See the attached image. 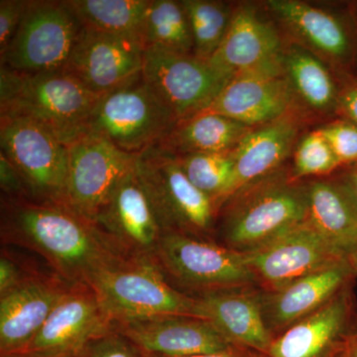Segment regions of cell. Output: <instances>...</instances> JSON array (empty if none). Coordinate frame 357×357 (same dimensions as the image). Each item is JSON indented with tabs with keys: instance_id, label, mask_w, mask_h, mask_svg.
Returning a JSON list of instances; mask_svg holds the SVG:
<instances>
[{
	"instance_id": "6da1fadb",
	"label": "cell",
	"mask_w": 357,
	"mask_h": 357,
	"mask_svg": "<svg viewBox=\"0 0 357 357\" xmlns=\"http://www.w3.org/2000/svg\"><path fill=\"white\" fill-rule=\"evenodd\" d=\"M1 241L29 249L70 284L129 259L98 225L64 204L1 196Z\"/></svg>"
},
{
	"instance_id": "7a4b0ae2",
	"label": "cell",
	"mask_w": 357,
	"mask_h": 357,
	"mask_svg": "<svg viewBox=\"0 0 357 357\" xmlns=\"http://www.w3.org/2000/svg\"><path fill=\"white\" fill-rule=\"evenodd\" d=\"M307 183L280 170L234 192L218 211L215 241L243 253L255 252L307 222Z\"/></svg>"
},
{
	"instance_id": "3957f363",
	"label": "cell",
	"mask_w": 357,
	"mask_h": 357,
	"mask_svg": "<svg viewBox=\"0 0 357 357\" xmlns=\"http://www.w3.org/2000/svg\"><path fill=\"white\" fill-rule=\"evenodd\" d=\"M102 96L64 70L22 74L0 66V117L38 122L66 146L88 133Z\"/></svg>"
},
{
	"instance_id": "277c9868",
	"label": "cell",
	"mask_w": 357,
	"mask_h": 357,
	"mask_svg": "<svg viewBox=\"0 0 357 357\" xmlns=\"http://www.w3.org/2000/svg\"><path fill=\"white\" fill-rule=\"evenodd\" d=\"M152 259L173 287L192 297L258 288L246 255L211 239L164 232Z\"/></svg>"
},
{
	"instance_id": "5b68a950",
	"label": "cell",
	"mask_w": 357,
	"mask_h": 357,
	"mask_svg": "<svg viewBox=\"0 0 357 357\" xmlns=\"http://www.w3.org/2000/svg\"><path fill=\"white\" fill-rule=\"evenodd\" d=\"M89 285L112 323L167 316L197 317L196 298L173 287L152 258H129L96 273Z\"/></svg>"
},
{
	"instance_id": "8992f818",
	"label": "cell",
	"mask_w": 357,
	"mask_h": 357,
	"mask_svg": "<svg viewBox=\"0 0 357 357\" xmlns=\"http://www.w3.org/2000/svg\"><path fill=\"white\" fill-rule=\"evenodd\" d=\"M135 170L162 232H182L215 241L218 208L178 165L155 145L136 157Z\"/></svg>"
},
{
	"instance_id": "52a82bcc",
	"label": "cell",
	"mask_w": 357,
	"mask_h": 357,
	"mask_svg": "<svg viewBox=\"0 0 357 357\" xmlns=\"http://www.w3.org/2000/svg\"><path fill=\"white\" fill-rule=\"evenodd\" d=\"M177 123L141 73L100 98L88 133L102 136L122 151L138 155L158 144Z\"/></svg>"
},
{
	"instance_id": "ba28073f",
	"label": "cell",
	"mask_w": 357,
	"mask_h": 357,
	"mask_svg": "<svg viewBox=\"0 0 357 357\" xmlns=\"http://www.w3.org/2000/svg\"><path fill=\"white\" fill-rule=\"evenodd\" d=\"M82 31L66 0H29L0 66L22 74L64 70Z\"/></svg>"
},
{
	"instance_id": "9c48e42d",
	"label": "cell",
	"mask_w": 357,
	"mask_h": 357,
	"mask_svg": "<svg viewBox=\"0 0 357 357\" xmlns=\"http://www.w3.org/2000/svg\"><path fill=\"white\" fill-rule=\"evenodd\" d=\"M0 152L24 181L30 201L64 204L68 146L38 122L27 117H0Z\"/></svg>"
},
{
	"instance_id": "30bf717a",
	"label": "cell",
	"mask_w": 357,
	"mask_h": 357,
	"mask_svg": "<svg viewBox=\"0 0 357 357\" xmlns=\"http://www.w3.org/2000/svg\"><path fill=\"white\" fill-rule=\"evenodd\" d=\"M234 76L194 55L156 47L144 52L143 79L178 122L208 109Z\"/></svg>"
},
{
	"instance_id": "8fae6325",
	"label": "cell",
	"mask_w": 357,
	"mask_h": 357,
	"mask_svg": "<svg viewBox=\"0 0 357 357\" xmlns=\"http://www.w3.org/2000/svg\"><path fill=\"white\" fill-rule=\"evenodd\" d=\"M68 153L65 206L96 222L114 188L135 165L137 155L122 151L93 133L74 141Z\"/></svg>"
},
{
	"instance_id": "7c38bea8",
	"label": "cell",
	"mask_w": 357,
	"mask_h": 357,
	"mask_svg": "<svg viewBox=\"0 0 357 357\" xmlns=\"http://www.w3.org/2000/svg\"><path fill=\"white\" fill-rule=\"evenodd\" d=\"M114 326L93 288L73 284L39 332L20 354L31 357H77Z\"/></svg>"
},
{
	"instance_id": "4fadbf2b",
	"label": "cell",
	"mask_w": 357,
	"mask_h": 357,
	"mask_svg": "<svg viewBox=\"0 0 357 357\" xmlns=\"http://www.w3.org/2000/svg\"><path fill=\"white\" fill-rule=\"evenodd\" d=\"M144 52L135 37L83 28L64 72L105 96L142 73Z\"/></svg>"
},
{
	"instance_id": "5bb4252c",
	"label": "cell",
	"mask_w": 357,
	"mask_h": 357,
	"mask_svg": "<svg viewBox=\"0 0 357 357\" xmlns=\"http://www.w3.org/2000/svg\"><path fill=\"white\" fill-rule=\"evenodd\" d=\"M245 255L258 288L263 291L277 290L345 259L307 222Z\"/></svg>"
},
{
	"instance_id": "9a60e30c",
	"label": "cell",
	"mask_w": 357,
	"mask_h": 357,
	"mask_svg": "<svg viewBox=\"0 0 357 357\" xmlns=\"http://www.w3.org/2000/svg\"><path fill=\"white\" fill-rule=\"evenodd\" d=\"M291 102V84L281 57L270 64L234 75L204 112L225 115L252 128L283 117Z\"/></svg>"
},
{
	"instance_id": "2e32d148",
	"label": "cell",
	"mask_w": 357,
	"mask_h": 357,
	"mask_svg": "<svg viewBox=\"0 0 357 357\" xmlns=\"http://www.w3.org/2000/svg\"><path fill=\"white\" fill-rule=\"evenodd\" d=\"M72 285L41 270L0 296V356L22 351Z\"/></svg>"
},
{
	"instance_id": "e0dca14e",
	"label": "cell",
	"mask_w": 357,
	"mask_h": 357,
	"mask_svg": "<svg viewBox=\"0 0 357 357\" xmlns=\"http://www.w3.org/2000/svg\"><path fill=\"white\" fill-rule=\"evenodd\" d=\"M96 223L133 258H153L162 232L135 165L114 188Z\"/></svg>"
},
{
	"instance_id": "ac0fdd59",
	"label": "cell",
	"mask_w": 357,
	"mask_h": 357,
	"mask_svg": "<svg viewBox=\"0 0 357 357\" xmlns=\"http://www.w3.org/2000/svg\"><path fill=\"white\" fill-rule=\"evenodd\" d=\"M351 284L332 300L273 338L265 357H338L356 328Z\"/></svg>"
},
{
	"instance_id": "d6986e66",
	"label": "cell",
	"mask_w": 357,
	"mask_h": 357,
	"mask_svg": "<svg viewBox=\"0 0 357 357\" xmlns=\"http://www.w3.org/2000/svg\"><path fill=\"white\" fill-rule=\"evenodd\" d=\"M354 272L347 259L302 277L274 291L259 289L263 318L276 337L323 307L351 283Z\"/></svg>"
},
{
	"instance_id": "ffe728a7",
	"label": "cell",
	"mask_w": 357,
	"mask_h": 357,
	"mask_svg": "<svg viewBox=\"0 0 357 357\" xmlns=\"http://www.w3.org/2000/svg\"><path fill=\"white\" fill-rule=\"evenodd\" d=\"M114 328L147 354L183 357L213 354L231 344L210 321L190 316H167L114 323Z\"/></svg>"
},
{
	"instance_id": "44dd1931",
	"label": "cell",
	"mask_w": 357,
	"mask_h": 357,
	"mask_svg": "<svg viewBox=\"0 0 357 357\" xmlns=\"http://www.w3.org/2000/svg\"><path fill=\"white\" fill-rule=\"evenodd\" d=\"M196 298L197 317L206 319L230 344L266 354L273 337L263 318L259 288L236 289Z\"/></svg>"
},
{
	"instance_id": "7402d4cb",
	"label": "cell",
	"mask_w": 357,
	"mask_h": 357,
	"mask_svg": "<svg viewBox=\"0 0 357 357\" xmlns=\"http://www.w3.org/2000/svg\"><path fill=\"white\" fill-rule=\"evenodd\" d=\"M281 57V41L273 25L262 18L255 7L239 6L234 9L227 35L210 62L236 75Z\"/></svg>"
},
{
	"instance_id": "603a6c76",
	"label": "cell",
	"mask_w": 357,
	"mask_h": 357,
	"mask_svg": "<svg viewBox=\"0 0 357 357\" xmlns=\"http://www.w3.org/2000/svg\"><path fill=\"white\" fill-rule=\"evenodd\" d=\"M297 134V122L287 115L246 134L231 153L234 178L229 197L245 185L280 170L295 144Z\"/></svg>"
},
{
	"instance_id": "cb8c5ba5",
	"label": "cell",
	"mask_w": 357,
	"mask_h": 357,
	"mask_svg": "<svg viewBox=\"0 0 357 357\" xmlns=\"http://www.w3.org/2000/svg\"><path fill=\"white\" fill-rule=\"evenodd\" d=\"M307 222L342 257L357 248V204L340 181L307 182Z\"/></svg>"
},
{
	"instance_id": "d4e9b609",
	"label": "cell",
	"mask_w": 357,
	"mask_h": 357,
	"mask_svg": "<svg viewBox=\"0 0 357 357\" xmlns=\"http://www.w3.org/2000/svg\"><path fill=\"white\" fill-rule=\"evenodd\" d=\"M251 130L225 115L204 112L178 121L157 146L173 155L230 154Z\"/></svg>"
},
{
	"instance_id": "484cf974",
	"label": "cell",
	"mask_w": 357,
	"mask_h": 357,
	"mask_svg": "<svg viewBox=\"0 0 357 357\" xmlns=\"http://www.w3.org/2000/svg\"><path fill=\"white\" fill-rule=\"evenodd\" d=\"M267 6L317 50L340 58L349 50L344 27L332 14L296 0H269Z\"/></svg>"
},
{
	"instance_id": "4316f807",
	"label": "cell",
	"mask_w": 357,
	"mask_h": 357,
	"mask_svg": "<svg viewBox=\"0 0 357 357\" xmlns=\"http://www.w3.org/2000/svg\"><path fill=\"white\" fill-rule=\"evenodd\" d=\"M139 38L145 50L151 47L194 55V38L182 2L149 0L143 14Z\"/></svg>"
},
{
	"instance_id": "83f0119b",
	"label": "cell",
	"mask_w": 357,
	"mask_h": 357,
	"mask_svg": "<svg viewBox=\"0 0 357 357\" xmlns=\"http://www.w3.org/2000/svg\"><path fill=\"white\" fill-rule=\"evenodd\" d=\"M149 0H66L84 29L138 40ZM141 42V41H140Z\"/></svg>"
},
{
	"instance_id": "f1b7e54d",
	"label": "cell",
	"mask_w": 357,
	"mask_h": 357,
	"mask_svg": "<svg viewBox=\"0 0 357 357\" xmlns=\"http://www.w3.org/2000/svg\"><path fill=\"white\" fill-rule=\"evenodd\" d=\"M282 64L289 83L312 109L324 112L335 100V88L330 73L310 52L293 47L282 53Z\"/></svg>"
},
{
	"instance_id": "f546056e",
	"label": "cell",
	"mask_w": 357,
	"mask_h": 357,
	"mask_svg": "<svg viewBox=\"0 0 357 357\" xmlns=\"http://www.w3.org/2000/svg\"><path fill=\"white\" fill-rule=\"evenodd\" d=\"M173 156L190 182L208 196L220 211L222 204L229 198L234 184V161L231 153Z\"/></svg>"
},
{
	"instance_id": "4dcf8cb0",
	"label": "cell",
	"mask_w": 357,
	"mask_h": 357,
	"mask_svg": "<svg viewBox=\"0 0 357 357\" xmlns=\"http://www.w3.org/2000/svg\"><path fill=\"white\" fill-rule=\"evenodd\" d=\"M189 17L194 38V56L210 61L222 45L234 8L213 0H181Z\"/></svg>"
},
{
	"instance_id": "1f68e13d",
	"label": "cell",
	"mask_w": 357,
	"mask_h": 357,
	"mask_svg": "<svg viewBox=\"0 0 357 357\" xmlns=\"http://www.w3.org/2000/svg\"><path fill=\"white\" fill-rule=\"evenodd\" d=\"M340 165L332 147L319 130L307 134L296 148L291 177L303 181L309 177H321L332 173Z\"/></svg>"
},
{
	"instance_id": "d6a6232c",
	"label": "cell",
	"mask_w": 357,
	"mask_h": 357,
	"mask_svg": "<svg viewBox=\"0 0 357 357\" xmlns=\"http://www.w3.org/2000/svg\"><path fill=\"white\" fill-rule=\"evenodd\" d=\"M77 357H153L112 326L84 347Z\"/></svg>"
},
{
	"instance_id": "836d02e7",
	"label": "cell",
	"mask_w": 357,
	"mask_h": 357,
	"mask_svg": "<svg viewBox=\"0 0 357 357\" xmlns=\"http://www.w3.org/2000/svg\"><path fill=\"white\" fill-rule=\"evenodd\" d=\"M332 147L333 153L342 163L357 160V126L347 121H337L319 129Z\"/></svg>"
},
{
	"instance_id": "e575fe53",
	"label": "cell",
	"mask_w": 357,
	"mask_h": 357,
	"mask_svg": "<svg viewBox=\"0 0 357 357\" xmlns=\"http://www.w3.org/2000/svg\"><path fill=\"white\" fill-rule=\"evenodd\" d=\"M41 269L20 262L17 257L2 249L0 256V296L17 287Z\"/></svg>"
},
{
	"instance_id": "d590c367",
	"label": "cell",
	"mask_w": 357,
	"mask_h": 357,
	"mask_svg": "<svg viewBox=\"0 0 357 357\" xmlns=\"http://www.w3.org/2000/svg\"><path fill=\"white\" fill-rule=\"evenodd\" d=\"M29 0L0 1V55L4 53L15 36L24 16Z\"/></svg>"
},
{
	"instance_id": "8d00e7d4",
	"label": "cell",
	"mask_w": 357,
	"mask_h": 357,
	"mask_svg": "<svg viewBox=\"0 0 357 357\" xmlns=\"http://www.w3.org/2000/svg\"><path fill=\"white\" fill-rule=\"evenodd\" d=\"M0 188L2 197L13 199H30L24 181L6 155L0 152Z\"/></svg>"
},
{
	"instance_id": "74e56055",
	"label": "cell",
	"mask_w": 357,
	"mask_h": 357,
	"mask_svg": "<svg viewBox=\"0 0 357 357\" xmlns=\"http://www.w3.org/2000/svg\"><path fill=\"white\" fill-rule=\"evenodd\" d=\"M153 357H166L154 356ZM183 357H265V354L248 349V347L231 345L229 349L222 351L213 352V354H197V356Z\"/></svg>"
},
{
	"instance_id": "f35d334b",
	"label": "cell",
	"mask_w": 357,
	"mask_h": 357,
	"mask_svg": "<svg viewBox=\"0 0 357 357\" xmlns=\"http://www.w3.org/2000/svg\"><path fill=\"white\" fill-rule=\"evenodd\" d=\"M340 105L345 114L356 122L357 126V88L347 89L340 98Z\"/></svg>"
},
{
	"instance_id": "ab89813d",
	"label": "cell",
	"mask_w": 357,
	"mask_h": 357,
	"mask_svg": "<svg viewBox=\"0 0 357 357\" xmlns=\"http://www.w3.org/2000/svg\"><path fill=\"white\" fill-rule=\"evenodd\" d=\"M338 181L344 185L357 204V165L345 173L344 177Z\"/></svg>"
},
{
	"instance_id": "60d3db41",
	"label": "cell",
	"mask_w": 357,
	"mask_h": 357,
	"mask_svg": "<svg viewBox=\"0 0 357 357\" xmlns=\"http://www.w3.org/2000/svg\"><path fill=\"white\" fill-rule=\"evenodd\" d=\"M338 357H357V326L345 340Z\"/></svg>"
},
{
	"instance_id": "b9f144b4",
	"label": "cell",
	"mask_w": 357,
	"mask_h": 357,
	"mask_svg": "<svg viewBox=\"0 0 357 357\" xmlns=\"http://www.w3.org/2000/svg\"><path fill=\"white\" fill-rule=\"evenodd\" d=\"M347 262L349 263L352 270H354V274H357V248L354 252L351 253L347 258Z\"/></svg>"
},
{
	"instance_id": "7bdbcfd3",
	"label": "cell",
	"mask_w": 357,
	"mask_h": 357,
	"mask_svg": "<svg viewBox=\"0 0 357 357\" xmlns=\"http://www.w3.org/2000/svg\"><path fill=\"white\" fill-rule=\"evenodd\" d=\"M0 357H31V356H24V354H10V356H0Z\"/></svg>"
}]
</instances>
